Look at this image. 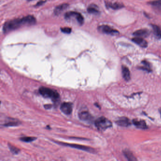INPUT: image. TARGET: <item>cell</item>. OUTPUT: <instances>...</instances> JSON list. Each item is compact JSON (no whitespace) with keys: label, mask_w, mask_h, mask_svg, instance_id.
<instances>
[{"label":"cell","mask_w":161,"mask_h":161,"mask_svg":"<svg viewBox=\"0 0 161 161\" xmlns=\"http://www.w3.org/2000/svg\"><path fill=\"white\" fill-rule=\"evenodd\" d=\"M106 5L107 7L110 8L113 10H119L122 9L124 7V5L122 3H111V2H107L106 3Z\"/></svg>","instance_id":"8fae6325"},{"label":"cell","mask_w":161,"mask_h":161,"mask_svg":"<svg viewBox=\"0 0 161 161\" xmlns=\"http://www.w3.org/2000/svg\"><path fill=\"white\" fill-rule=\"evenodd\" d=\"M122 74L123 78L126 81H128L130 79V70H128V69L125 66H122Z\"/></svg>","instance_id":"5bb4252c"},{"label":"cell","mask_w":161,"mask_h":161,"mask_svg":"<svg viewBox=\"0 0 161 161\" xmlns=\"http://www.w3.org/2000/svg\"><path fill=\"white\" fill-rule=\"evenodd\" d=\"M34 17L29 15L22 19H15L6 22L3 26V31L8 32L17 29L22 25H33L36 23Z\"/></svg>","instance_id":"6da1fadb"},{"label":"cell","mask_w":161,"mask_h":161,"mask_svg":"<svg viewBox=\"0 0 161 161\" xmlns=\"http://www.w3.org/2000/svg\"><path fill=\"white\" fill-rule=\"evenodd\" d=\"M45 3V1H40L39 2V3H37V6H40L41 5H42L44 3Z\"/></svg>","instance_id":"cb8c5ba5"},{"label":"cell","mask_w":161,"mask_h":161,"mask_svg":"<svg viewBox=\"0 0 161 161\" xmlns=\"http://www.w3.org/2000/svg\"><path fill=\"white\" fill-rule=\"evenodd\" d=\"M149 34V32L148 30L146 29H139L133 33L134 36H136L138 37H146L147 36H148Z\"/></svg>","instance_id":"4fadbf2b"},{"label":"cell","mask_w":161,"mask_h":161,"mask_svg":"<svg viewBox=\"0 0 161 161\" xmlns=\"http://www.w3.org/2000/svg\"><path fill=\"white\" fill-rule=\"evenodd\" d=\"M98 29L99 31L102 33L107 34L115 35L119 34V32L117 30L112 29L110 26L107 25H102L99 27Z\"/></svg>","instance_id":"5b68a950"},{"label":"cell","mask_w":161,"mask_h":161,"mask_svg":"<svg viewBox=\"0 0 161 161\" xmlns=\"http://www.w3.org/2000/svg\"><path fill=\"white\" fill-rule=\"evenodd\" d=\"M79 119L81 120H83V121H86V122H88V121H90L92 119V116L88 112L86 111H83L79 113Z\"/></svg>","instance_id":"9c48e42d"},{"label":"cell","mask_w":161,"mask_h":161,"mask_svg":"<svg viewBox=\"0 0 161 161\" xmlns=\"http://www.w3.org/2000/svg\"><path fill=\"white\" fill-rule=\"evenodd\" d=\"M149 3L152 5H153L154 7H155L157 11H161V1H152V2H150Z\"/></svg>","instance_id":"d6986e66"},{"label":"cell","mask_w":161,"mask_h":161,"mask_svg":"<svg viewBox=\"0 0 161 161\" xmlns=\"http://www.w3.org/2000/svg\"><path fill=\"white\" fill-rule=\"evenodd\" d=\"M132 122L134 125L136 126V128H138L143 129V130H145L148 128V126L146 125V122L145 120H143L134 119Z\"/></svg>","instance_id":"ba28073f"},{"label":"cell","mask_w":161,"mask_h":161,"mask_svg":"<svg viewBox=\"0 0 161 161\" xmlns=\"http://www.w3.org/2000/svg\"><path fill=\"white\" fill-rule=\"evenodd\" d=\"M118 125L122 127H128L131 125V122L129 119L125 117H122L119 118L116 122Z\"/></svg>","instance_id":"52a82bcc"},{"label":"cell","mask_w":161,"mask_h":161,"mask_svg":"<svg viewBox=\"0 0 161 161\" xmlns=\"http://www.w3.org/2000/svg\"><path fill=\"white\" fill-rule=\"evenodd\" d=\"M40 94L45 98H50L53 100H56L60 97L57 92L46 87H41L39 89Z\"/></svg>","instance_id":"7a4b0ae2"},{"label":"cell","mask_w":161,"mask_h":161,"mask_svg":"<svg viewBox=\"0 0 161 161\" xmlns=\"http://www.w3.org/2000/svg\"><path fill=\"white\" fill-rule=\"evenodd\" d=\"M159 112H160V115H161V107L160 108V109H159Z\"/></svg>","instance_id":"484cf974"},{"label":"cell","mask_w":161,"mask_h":161,"mask_svg":"<svg viewBox=\"0 0 161 161\" xmlns=\"http://www.w3.org/2000/svg\"><path fill=\"white\" fill-rule=\"evenodd\" d=\"M152 27L153 28L154 34L156 36V37L158 39L161 38V30L160 27L158 26L155 25H152Z\"/></svg>","instance_id":"e0dca14e"},{"label":"cell","mask_w":161,"mask_h":161,"mask_svg":"<svg viewBox=\"0 0 161 161\" xmlns=\"http://www.w3.org/2000/svg\"><path fill=\"white\" fill-rule=\"evenodd\" d=\"M51 106H52V105H49V104L45 105V108H46V109H49V108H51Z\"/></svg>","instance_id":"d4e9b609"},{"label":"cell","mask_w":161,"mask_h":161,"mask_svg":"<svg viewBox=\"0 0 161 161\" xmlns=\"http://www.w3.org/2000/svg\"><path fill=\"white\" fill-rule=\"evenodd\" d=\"M142 63L144 64V66L140 67V69L141 70H144V71H148L149 73L152 71L150 65L148 62H147L146 61H142Z\"/></svg>","instance_id":"ac0fdd59"},{"label":"cell","mask_w":161,"mask_h":161,"mask_svg":"<svg viewBox=\"0 0 161 161\" xmlns=\"http://www.w3.org/2000/svg\"><path fill=\"white\" fill-rule=\"evenodd\" d=\"M69 6V4L67 3H63V4H61L60 5L58 6L55 8V13L56 15H58L61 12L65 10L67 8L68 6Z\"/></svg>","instance_id":"2e32d148"},{"label":"cell","mask_w":161,"mask_h":161,"mask_svg":"<svg viewBox=\"0 0 161 161\" xmlns=\"http://www.w3.org/2000/svg\"><path fill=\"white\" fill-rule=\"evenodd\" d=\"M55 142L59 145H62L63 146H69V147L74 148L78 149L79 150H83L84 151L87 152L89 153H93V154L96 153V151L94 149L89 147V146L78 145V144H74L66 143H63L62 142L55 141Z\"/></svg>","instance_id":"277c9868"},{"label":"cell","mask_w":161,"mask_h":161,"mask_svg":"<svg viewBox=\"0 0 161 161\" xmlns=\"http://www.w3.org/2000/svg\"><path fill=\"white\" fill-rule=\"evenodd\" d=\"M61 110L65 114H71L73 112V104L71 102H63L61 106Z\"/></svg>","instance_id":"8992f818"},{"label":"cell","mask_w":161,"mask_h":161,"mask_svg":"<svg viewBox=\"0 0 161 161\" xmlns=\"http://www.w3.org/2000/svg\"><path fill=\"white\" fill-rule=\"evenodd\" d=\"M61 31L66 34H70L71 33V29L70 27H63L61 28Z\"/></svg>","instance_id":"603a6c76"},{"label":"cell","mask_w":161,"mask_h":161,"mask_svg":"<svg viewBox=\"0 0 161 161\" xmlns=\"http://www.w3.org/2000/svg\"><path fill=\"white\" fill-rule=\"evenodd\" d=\"M9 148H10L11 153L13 154H18L19 153V151H20V150H19V149H18L16 147L13 146V145L9 144Z\"/></svg>","instance_id":"7402d4cb"},{"label":"cell","mask_w":161,"mask_h":161,"mask_svg":"<svg viewBox=\"0 0 161 161\" xmlns=\"http://www.w3.org/2000/svg\"><path fill=\"white\" fill-rule=\"evenodd\" d=\"M37 139V138H34V137H29V136H25V137H23V138H20V140L22 141H23L24 142H32L33 141Z\"/></svg>","instance_id":"ffe728a7"},{"label":"cell","mask_w":161,"mask_h":161,"mask_svg":"<svg viewBox=\"0 0 161 161\" xmlns=\"http://www.w3.org/2000/svg\"><path fill=\"white\" fill-rule=\"evenodd\" d=\"M132 40L135 43L143 48H146L148 46V42L144 38L141 37H135L133 38Z\"/></svg>","instance_id":"30bf717a"},{"label":"cell","mask_w":161,"mask_h":161,"mask_svg":"<svg viewBox=\"0 0 161 161\" xmlns=\"http://www.w3.org/2000/svg\"><path fill=\"white\" fill-rule=\"evenodd\" d=\"M88 12L90 13L94 14H97L99 13L98 10H97V9L94 6H90L87 9Z\"/></svg>","instance_id":"44dd1931"},{"label":"cell","mask_w":161,"mask_h":161,"mask_svg":"<svg viewBox=\"0 0 161 161\" xmlns=\"http://www.w3.org/2000/svg\"><path fill=\"white\" fill-rule=\"evenodd\" d=\"M95 125L99 130H105L112 126L110 120L104 117L99 118L95 122Z\"/></svg>","instance_id":"3957f363"},{"label":"cell","mask_w":161,"mask_h":161,"mask_svg":"<svg viewBox=\"0 0 161 161\" xmlns=\"http://www.w3.org/2000/svg\"><path fill=\"white\" fill-rule=\"evenodd\" d=\"M123 154L128 161H138L137 159L130 150H124L123 151Z\"/></svg>","instance_id":"7c38bea8"},{"label":"cell","mask_w":161,"mask_h":161,"mask_svg":"<svg viewBox=\"0 0 161 161\" xmlns=\"http://www.w3.org/2000/svg\"><path fill=\"white\" fill-rule=\"evenodd\" d=\"M20 122L19 120H16L15 119H12L10 118L7 120V122H6L3 125L4 126L6 127H9V126H17L19 125L20 124Z\"/></svg>","instance_id":"9a60e30c"}]
</instances>
